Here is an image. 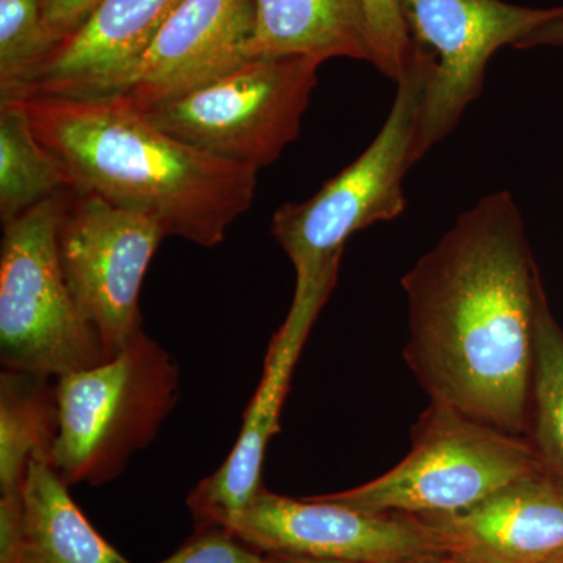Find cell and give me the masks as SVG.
<instances>
[{
    "mask_svg": "<svg viewBox=\"0 0 563 563\" xmlns=\"http://www.w3.org/2000/svg\"><path fill=\"white\" fill-rule=\"evenodd\" d=\"M563 47V16L548 22L539 31L532 32L526 36L517 49H533V47Z\"/></svg>",
    "mask_w": 563,
    "mask_h": 563,
    "instance_id": "d4e9b609",
    "label": "cell"
},
{
    "mask_svg": "<svg viewBox=\"0 0 563 563\" xmlns=\"http://www.w3.org/2000/svg\"><path fill=\"white\" fill-rule=\"evenodd\" d=\"M276 57L372 63L362 0H255L247 58Z\"/></svg>",
    "mask_w": 563,
    "mask_h": 563,
    "instance_id": "9a60e30c",
    "label": "cell"
},
{
    "mask_svg": "<svg viewBox=\"0 0 563 563\" xmlns=\"http://www.w3.org/2000/svg\"><path fill=\"white\" fill-rule=\"evenodd\" d=\"M73 188L57 158L36 139L22 101L0 102V218L16 220Z\"/></svg>",
    "mask_w": 563,
    "mask_h": 563,
    "instance_id": "ac0fdd59",
    "label": "cell"
},
{
    "mask_svg": "<svg viewBox=\"0 0 563 563\" xmlns=\"http://www.w3.org/2000/svg\"><path fill=\"white\" fill-rule=\"evenodd\" d=\"M49 459L29 463L21 488L25 563H129L96 531Z\"/></svg>",
    "mask_w": 563,
    "mask_h": 563,
    "instance_id": "2e32d148",
    "label": "cell"
},
{
    "mask_svg": "<svg viewBox=\"0 0 563 563\" xmlns=\"http://www.w3.org/2000/svg\"><path fill=\"white\" fill-rule=\"evenodd\" d=\"M180 0H101L79 31L63 41L22 99L114 95Z\"/></svg>",
    "mask_w": 563,
    "mask_h": 563,
    "instance_id": "5bb4252c",
    "label": "cell"
},
{
    "mask_svg": "<svg viewBox=\"0 0 563 563\" xmlns=\"http://www.w3.org/2000/svg\"><path fill=\"white\" fill-rule=\"evenodd\" d=\"M401 285L404 357L431 401L528 437L543 284L512 192L484 196L459 214Z\"/></svg>",
    "mask_w": 563,
    "mask_h": 563,
    "instance_id": "6da1fadb",
    "label": "cell"
},
{
    "mask_svg": "<svg viewBox=\"0 0 563 563\" xmlns=\"http://www.w3.org/2000/svg\"><path fill=\"white\" fill-rule=\"evenodd\" d=\"M539 470L526 437L431 401L413 426L406 459L372 483L324 498L372 514H450Z\"/></svg>",
    "mask_w": 563,
    "mask_h": 563,
    "instance_id": "52a82bcc",
    "label": "cell"
},
{
    "mask_svg": "<svg viewBox=\"0 0 563 563\" xmlns=\"http://www.w3.org/2000/svg\"><path fill=\"white\" fill-rule=\"evenodd\" d=\"M51 463L68 485L117 479L157 437L180 395V372L146 332L110 361L55 379Z\"/></svg>",
    "mask_w": 563,
    "mask_h": 563,
    "instance_id": "277c9868",
    "label": "cell"
},
{
    "mask_svg": "<svg viewBox=\"0 0 563 563\" xmlns=\"http://www.w3.org/2000/svg\"><path fill=\"white\" fill-rule=\"evenodd\" d=\"M417 517L466 562L542 563L563 551V487L543 468L465 509Z\"/></svg>",
    "mask_w": 563,
    "mask_h": 563,
    "instance_id": "4fadbf2b",
    "label": "cell"
},
{
    "mask_svg": "<svg viewBox=\"0 0 563 563\" xmlns=\"http://www.w3.org/2000/svg\"><path fill=\"white\" fill-rule=\"evenodd\" d=\"M63 195L3 224L0 362L9 372L57 379L107 361L63 276L57 247Z\"/></svg>",
    "mask_w": 563,
    "mask_h": 563,
    "instance_id": "8992f818",
    "label": "cell"
},
{
    "mask_svg": "<svg viewBox=\"0 0 563 563\" xmlns=\"http://www.w3.org/2000/svg\"><path fill=\"white\" fill-rule=\"evenodd\" d=\"M401 10L410 38L435 57L422 98V157L479 98L493 55L563 16V7L528 9L503 0H401Z\"/></svg>",
    "mask_w": 563,
    "mask_h": 563,
    "instance_id": "9c48e42d",
    "label": "cell"
},
{
    "mask_svg": "<svg viewBox=\"0 0 563 563\" xmlns=\"http://www.w3.org/2000/svg\"><path fill=\"white\" fill-rule=\"evenodd\" d=\"M435 70L432 52L418 46L396 81L395 101L373 143L347 168L303 202L274 213L272 233L295 266L296 280L339 276L344 244L354 233L401 217L404 180L422 158V98Z\"/></svg>",
    "mask_w": 563,
    "mask_h": 563,
    "instance_id": "3957f363",
    "label": "cell"
},
{
    "mask_svg": "<svg viewBox=\"0 0 563 563\" xmlns=\"http://www.w3.org/2000/svg\"><path fill=\"white\" fill-rule=\"evenodd\" d=\"M161 225L69 188L57 228L63 276L77 309L101 339L107 361L143 333L140 291L158 244Z\"/></svg>",
    "mask_w": 563,
    "mask_h": 563,
    "instance_id": "ba28073f",
    "label": "cell"
},
{
    "mask_svg": "<svg viewBox=\"0 0 563 563\" xmlns=\"http://www.w3.org/2000/svg\"><path fill=\"white\" fill-rule=\"evenodd\" d=\"M368 27L372 65L393 81L401 79L418 46L404 21L401 0H362Z\"/></svg>",
    "mask_w": 563,
    "mask_h": 563,
    "instance_id": "44dd1931",
    "label": "cell"
},
{
    "mask_svg": "<svg viewBox=\"0 0 563 563\" xmlns=\"http://www.w3.org/2000/svg\"><path fill=\"white\" fill-rule=\"evenodd\" d=\"M0 563H25L21 492L0 495Z\"/></svg>",
    "mask_w": 563,
    "mask_h": 563,
    "instance_id": "cb8c5ba5",
    "label": "cell"
},
{
    "mask_svg": "<svg viewBox=\"0 0 563 563\" xmlns=\"http://www.w3.org/2000/svg\"><path fill=\"white\" fill-rule=\"evenodd\" d=\"M265 554L218 525L198 526V532L176 553L158 563H263Z\"/></svg>",
    "mask_w": 563,
    "mask_h": 563,
    "instance_id": "7402d4cb",
    "label": "cell"
},
{
    "mask_svg": "<svg viewBox=\"0 0 563 563\" xmlns=\"http://www.w3.org/2000/svg\"><path fill=\"white\" fill-rule=\"evenodd\" d=\"M263 563H354L343 561H322V559L296 558V555L265 554Z\"/></svg>",
    "mask_w": 563,
    "mask_h": 563,
    "instance_id": "484cf974",
    "label": "cell"
},
{
    "mask_svg": "<svg viewBox=\"0 0 563 563\" xmlns=\"http://www.w3.org/2000/svg\"><path fill=\"white\" fill-rule=\"evenodd\" d=\"M255 0H180L124 85L135 107L163 101L250 60Z\"/></svg>",
    "mask_w": 563,
    "mask_h": 563,
    "instance_id": "7c38bea8",
    "label": "cell"
},
{
    "mask_svg": "<svg viewBox=\"0 0 563 563\" xmlns=\"http://www.w3.org/2000/svg\"><path fill=\"white\" fill-rule=\"evenodd\" d=\"M398 563H472L463 561V559L454 558L448 553H432L418 555V558L407 559V561Z\"/></svg>",
    "mask_w": 563,
    "mask_h": 563,
    "instance_id": "4316f807",
    "label": "cell"
},
{
    "mask_svg": "<svg viewBox=\"0 0 563 563\" xmlns=\"http://www.w3.org/2000/svg\"><path fill=\"white\" fill-rule=\"evenodd\" d=\"M221 526L262 554L398 563L443 553L435 533L417 515L363 512L324 496L292 499L265 487Z\"/></svg>",
    "mask_w": 563,
    "mask_h": 563,
    "instance_id": "30bf717a",
    "label": "cell"
},
{
    "mask_svg": "<svg viewBox=\"0 0 563 563\" xmlns=\"http://www.w3.org/2000/svg\"><path fill=\"white\" fill-rule=\"evenodd\" d=\"M22 103L74 190L146 214L166 236L217 246L254 201L258 169L181 143L121 96Z\"/></svg>",
    "mask_w": 563,
    "mask_h": 563,
    "instance_id": "7a4b0ae2",
    "label": "cell"
},
{
    "mask_svg": "<svg viewBox=\"0 0 563 563\" xmlns=\"http://www.w3.org/2000/svg\"><path fill=\"white\" fill-rule=\"evenodd\" d=\"M57 47L41 0H0V102L20 101Z\"/></svg>",
    "mask_w": 563,
    "mask_h": 563,
    "instance_id": "ffe728a7",
    "label": "cell"
},
{
    "mask_svg": "<svg viewBox=\"0 0 563 563\" xmlns=\"http://www.w3.org/2000/svg\"><path fill=\"white\" fill-rule=\"evenodd\" d=\"M101 0H41L43 21L51 38L60 46L74 35Z\"/></svg>",
    "mask_w": 563,
    "mask_h": 563,
    "instance_id": "603a6c76",
    "label": "cell"
},
{
    "mask_svg": "<svg viewBox=\"0 0 563 563\" xmlns=\"http://www.w3.org/2000/svg\"><path fill=\"white\" fill-rule=\"evenodd\" d=\"M335 282L336 277L296 282L290 312L269 343L261 384L244 412L239 440L220 468L196 485L188 496L198 526L224 525L242 512L263 487V459L274 433L279 432L280 410L291 374Z\"/></svg>",
    "mask_w": 563,
    "mask_h": 563,
    "instance_id": "8fae6325",
    "label": "cell"
},
{
    "mask_svg": "<svg viewBox=\"0 0 563 563\" xmlns=\"http://www.w3.org/2000/svg\"><path fill=\"white\" fill-rule=\"evenodd\" d=\"M542 563H563V551H561V553L553 555V558H550L548 559V561H544Z\"/></svg>",
    "mask_w": 563,
    "mask_h": 563,
    "instance_id": "83f0119b",
    "label": "cell"
},
{
    "mask_svg": "<svg viewBox=\"0 0 563 563\" xmlns=\"http://www.w3.org/2000/svg\"><path fill=\"white\" fill-rule=\"evenodd\" d=\"M529 443L540 465L563 487V331L540 288L536 310Z\"/></svg>",
    "mask_w": 563,
    "mask_h": 563,
    "instance_id": "d6986e66",
    "label": "cell"
},
{
    "mask_svg": "<svg viewBox=\"0 0 563 563\" xmlns=\"http://www.w3.org/2000/svg\"><path fill=\"white\" fill-rule=\"evenodd\" d=\"M321 65L310 57L250 58L136 109L181 143L261 172L298 139Z\"/></svg>",
    "mask_w": 563,
    "mask_h": 563,
    "instance_id": "5b68a950",
    "label": "cell"
},
{
    "mask_svg": "<svg viewBox=\"0 0 563 563\" xmlns=\"http://www.w3.org/2000/svg\"><path fill=\"white\" fill-rule=\"evenodd\" d=\"M57 429L54 377L3 369L0 376V495L21 492L32 459L51 461Z\"/></svg>",
    "mask_w": 563,
    "mask_h": 563,
    "instance_id": "e0dca14e",
    "label": "cell"
}]
</instances>
